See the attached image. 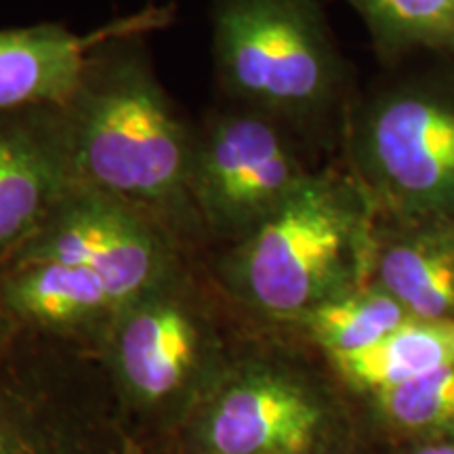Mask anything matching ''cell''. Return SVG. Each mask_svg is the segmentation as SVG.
Returning <instances> with one entry per match:
<instances>
[{
	"mask_svg": "<svg viewBox=\"0 0 454 454\" xmlns=\"http://www.w3.org/2000/svg\"><path fill=\"white\" fill-rule=\"evenodd\" d=\"M173 21L160 4L99 44L64 104L78 181L145 215L198 257L211 251L192 198L196 122L158 78L150 36Z\"/></svg>",
	"mask_w": 454,
	"mask_h": 454,
	"instance_id": "cell-1",
	"label": "cell"
},
{
	"mask_svg": "<svg viewBox=\"0 0 454 454\" xmlns=\"http://www.w3.org/2000/svg\"><path fill=\"white\" fill-rule=\"evenodd\" d=\"M104 354L0 314V454H129Z\"/></svg>",
	"mask_w": 454,
	"mask_h": 454,
	"instance_id": "cell-2",
	"label": "cell"
},
{
	"mask_svg": "<svg viewBox=\"0 0 454 454\" xmlns=\"http://www.w3.org/2000/svg\"><path fill=\"white\" fill-rule=\"evenodd\" d=\"M364 234L356 192L311 175L253 234L221 248L215 270L227 291L261 314L305 316L339 297Z\"/></svg>",
	"mask_w": 454,
	"mask_h": 454,
	"instance_id": "cell-3",
	"label": "cell"
},
{
	"mask_svg": "<svg viewBox=\"0 0 454 454\" xmlns=\"http://www.w3.org/2000/svg\"><path fill=\"white\" fill-rule=\"evenodd\" d=\"M211 51L225 104L282 127L333 104L339 66L316 0H211Z\"/></svg>",
	"mask_w": 454,
	"mask_h": 454,
	"instance_id": "cell-4",
	"label": "cell"
},
{
	"mask_svg": "<svg viewBox=\"0 0 454 454\" xmlns=\"http://www.w3.org/2000/svg\"><path fill=\"white\" fill-rule=\"evenodd\" d=\"M309 177L286 127L263 114L223 101L196 122L192 198L211 248L253 234Z\"/></svg>",
	"mask_w": 454,
	"mask_h": 454,
	"instance_id": "cell-5",
	"label": "cell"
},
{
	"mask_svg": "<svg viewBox=\"0 0 454 454\" xmlns=\"http://www.w3.org/2000/svg\"><path fill=\"white\" fill-rule=\"evenodd\" d=\"M187 259L196 257L145 215L118 198L78 184L7 265L55 261L84 268L124 308Z\"/></svg>",
	"mask_w": 454,
	"mask_h": 454,
	"instance_id": "cell-6",
	"label": "cell"
},
{
	"mask_svg": "<svg viewBox=\"0 0 454 454\" xmlns=\"http://www.w3.org/2000/svg\"><path fill=\"white\" fill-rule=\"evenodd\" d=\"M194 263L187 259L124 305L106 340L104 357L118 385L141 400L175 395L215 357L207 316L192 294Z\"/></svg>",
	"mask_w": 454,
	"mask_h": 454,
	"instance_id": "cell-7",
	"label": "cell"
},
{
	"mask_svg": "<svg viewBox=\"0 0 454 454\" xmlns=\"http://www.w3.org/2000/svg\"><path fill=\"white\" fill-rule=\"evenodd\" d=\"M78 184L64 104L0 110V270Z\"/></svg>",
	"mask_w": 454,
	"mask_h": 454,
	"instance_id": "cell-8",
	"label": "cell"
},
{
	"mask_svg": "<svg viewBox=\"0 0 454 454\" xmlns=\"http://www.w3.org/2000/svg\"><path fill=\"white\" fill-rule=\"evenodd\" d=\"M357 154L402 200H444L454 194V112L429 99L383 101L362 122Z\"/></svg>",
	"mask_w": 454,
	"mask_h": 454,
	"instance_id": "cell-9",
	"label": "cell"
},
{
	"mask_svg": "<svg viewBox=\"0 0 454 454\" xmlns=\"http://www.w3.org/2000/svg\"><path fill=\"white\" fill-rule=\"evenodd\" d=\"M121 303L93 271L55 261L0 270V314L17 325L104 354Z\"/></svg>",
	"mask_w": 454,
	"mask_h": 454,
	"instance_id": "cell-10",
	"label": "cell"
},
{
	"mask_svg": "<svg viewBox=\"0 0 454 454\" xmlns=\"http://www.w3.org/2000/svg\"><path fill=\"white\" fill-rule=\"evenodd\" d=\"M317 408L303 389L261 366L227 374L208 421L213 454H303Z\"/></svg>",
	"mask_w": 454,
	"mask_h": 454,
	"instance_id": "cell-11",
	"label": "cell"
},
{
	"mask_svg": "<svg viewBox=\"0 0 454 454\" xmlns=\"http://www.w3.org/2000/svg\"><path fill=\"white\" fill-rule=\"evenodd\" d=\"M160 4H147L90 32L43 21L0 30V110L66 104L90 53L124 30L144 24Z\"/></svg>",
	"mask_w": 454,
	"mask_h": 454,
	"instance_id": "cell-12",
	"label": "cell"
},
{
	"mask_svg": "<svg viewBox=\"0 0 454 454\" xmlns=\"http://www.w3.org/2000/svg\"><path fill=\"white\" fill-rule=\"evenodd\" d=\"M333 362L351 383L377 391L454 368V320L404 322L379 343Z\"/></svg>",
	"mask_w": 454,
	"mask_h": 454,
	"instance_id": "cell-13",
	"label": "cell"
},
{
	"mask_svg": "<svg viewBox=\"0 0 454 454\" xmlns=\"http://www.w3.org/2000/svg\"><path fill=\"white\" fill-rule=\"evenodd\" d=\"M379 274L402 308L442 320L454 308V259L431 247L395 244L379 259Z\"/></svg>",
	"mask_w": 454,
	"mask_h": 454,
	"instance_id": "cell-14",
	"label": "cell"
},
{
	"mask_svg": "<svg viewBox=\"0 0 454 454\" xmlns=\"http://www.w3.org/2000/svg\"><path fill=\"white\" fill-rule=\"evenodd\" d=\"M308 325L331 356L351 354L379 343L404 325V308L389 293L339 294L309 309Z\"/></svg>",
	"mask_w": 454,
	"mask_h": 454,
	"instance_id": "cell-15",
	"label": "cell"
},
{
	"mask_svg": "<svg viewBox=\"0 0 454 454\" xmlns=\"http://www.w3.org/2000/svg\"><path fill=\"white\" fill-rule=\"evenodd\" d=\"M381 43H454V0H349Z\"/></svg>",
	"mask_w": 454,
	"mask_h": 454,
	"instance_id": "cell-16",
	"label": "cell"
},
{
	"mask_svg": "<svg viewBox=\"0 0 454 454\" xmlns=\"http://www.w3.org/2000/svg\"><path fill=\"white\" fill-rule=\"evenodd\" d=\"M377 394L385 412L406 427L448 423L454 419V368H442Z\"/></svg>",
	"mask_w": 454,
	"mask_h": 454,
	"instance_id": "cell-17",
	"label": "cell"
},
{
	"mask_svg": "<svg viewBox=\"0 0 454 454\" xmlns=\"http://www.w3.org/2000/svg\"><path fill=\"white\" fill-rule=\"evenodd\" d=\"M419 454H454V446H434Z\"/></svg>",
	"mask_w": 454,
	"mask_h": 454,
	"instance_id": "cell-18",
	"label": "cell"
}]
</instances>
